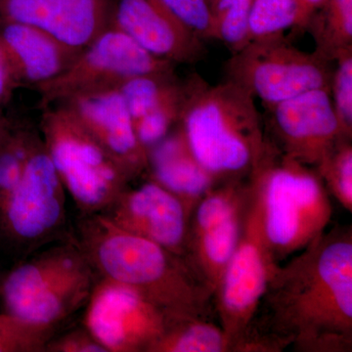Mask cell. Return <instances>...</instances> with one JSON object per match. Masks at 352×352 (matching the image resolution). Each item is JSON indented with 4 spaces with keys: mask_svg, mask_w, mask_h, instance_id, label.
I'll return each instance as SVG.
<instances>
[{
    "mask_svg": "<svg viewBox=\"0 0 352 352\" xmlns=\"http://www.w3.org/2000/svg\"><path fill=\"white\" fill-rule=\"evenodd\" d=\"M67 195L43 141L19 183L0 204V233L25 256L61 240Z\"/></svg>",
    "mask_w": 352,
    "mask_h": 352,
    "instance_id": "obj_9",
    "label": "cell"
},
{
    "mask_svg": "<svg viewBox=\"0 0 352 352\" xmlns=\"http://www.w3.org/2000/svg\"><path fill=\"white\" fill-rule=\"evenodd\" d=\"M203 39L214 38V19L208 0H162Z\"/></svg>",
    "mask_w": 352,
    "mask_h": 352,
    "instance_id": "obj_29",
    "label": "cell"
},
{
    "mask_svg": "<svg viewBox=\"0 0 352 352\" xmlns=\"http://www.w3.org/2000/svg\"><path fill=\"white\" fill-rule=\"evenodd\" d=\"M298 1L305 9L308 17L311 18L312 15L325 3L326 0H298Z\"/></svg>",
    "mask_w": 352,
    "mask_h": 352,
    "instance_id": "obj_32",
    "label": "cell"
},
{
    "mask_svg": "<svg viewBox=\"0 0 352 352\" xmlns=\"http://www.w3.org/2000/svg\"><path fill=\"white\" fill-rule=\"evenodd\" d=\"M254 99L227 78L215 85L198 75L188 78L179 126L192 152L217 182L249 177L266 151L270 136Z\"/></svg>",
    "mask_w": 352,
    "mask_h": 352,
    "instance_id": "obj_3",
    "label": "cell"
},
{
    "mask_svg": "<svg viewBox=\"0 0 352 352\" xmlns=\"http://www.w3.org/2000/svg\"><path fill=\"white\" fill-rule=\"evenodd\" d=\"M333 62L298 50L286 36L254 39L227 60V80L241 85L265 108L314 89L330 90Z\"/></svg>",
    "mask_w": 352,
    "mask_h": 352,
    "instance_id": "obj_7",
    "label": "cell"
},
{
    "mask_svg": "<svg viewBox=\"0 0 352 352\" xmlns=\"http://www.w3.org/2000/svg\"><path fill=\"white\" fill-rule=\"evenodd\" d=\"M315 170L328 192L347 212H352V145L342 139L318 164Z\"/></svg>",
    "mask_w": 352,
    "mask_h": 352,
    "instance_id": "obj_25",
    "label": "cell"
},
{
    "mask_svg": "<svg viewBox=\"0 0 352 352\" xmlns=\"http://www.w3.org/2000/svg\"><path fill=\"white\" fill-rule=\"evenodd\" d=\"M278 149L300 163L316 168L346 138L333 109L330 90H310L266 108Z\"/></svg>",
    "mask_w": 352,
    "mask_h": 352,
    "instance_id": "obj_13",
    "label": "cell"
},
{
    "mask_svg": "<svg viewBox=\"0 0 352 352\" xmlns=\"http://www.w3.org/2000/svg\"><path fill=\"white\" fill-rule=\"evenodd\" d=\"M176 66L170 60L155 56L110 25L61 75L36 88L41 106L47 108L82 92L119 87L134 76L176 73Z\"/></svg>",
    "mask_w": 352,
    "mask_h": 352,
    "instance_id": "obj_10",
    "label": "cell"
},
{
    "mask_svg": "<svg viewBox=\"0 0 352 352\" xmlns=\"http://www.w3.org/2000/svg\"><path fill=\"white\" fill-rule=\"evenodd\" d=\"M82 126L122 166L131 180L148 170V151L141 144L126 101L118 87L90 90L61 102Z\"/></svg>",
    "mask_w": 352,
    "mask_h": 352,
    "instance_id": "obj_15",
    "label": "cell"
},
{
    "mask_svg": "<svg viewBox=\"0 0 352 352\" xmlns=\"http://www.w3.org/2000/svg\"><path fill=\"white\" fill-rule=\"evenodd\" d=\"M330 94L333 109L346 138H352V48L333 62Z\"/></svg>",
    "mask_w": 352,
    "mask_h": 352,
    "instance_id": "obj_28",
    "label": "cell"
},
{
    "mask_svg": "<svg viewBox=\"0 0 352 352\" xmlns=\"http://www.w3.org/2000/svg\"><path fill=\"white\" fill-rule=\"evenodd\" d=\"M111 25L155 56L176 65L195 64L206 55L204 39L162 0H118Z\"/></svg>",
    "mask_w": 352,
    "mask_h": 352,
    "instance_id": "obj_16",
    "label": "cell"
},
{
    "mask_svg": "<svg viewBox=\"0 0 352 352\" xmlns=\"http://www.w3.org/2000/svg\"><path fill=\"white\" fill-rule=\"evenodd\" d=\"M118 88L139 141L147 151L179 124L188 94V80H180L176 73L149 74L129 78Z\"/></svg>",
    "mask_w": 352,
    "mask_h": 352,
    "instance_id": "obj_18",
    "label": "cell"
},
{
    "mask_svg": "<svg viewBox=\"0 0 352 352\" xmlns=\"http://www.w3.org/2000/svg\"><path fill=\"white\" fill-rule=\"evenodd\" d=\"M251 196L242 235L215 291L220 326L233 351L254 320L278 263L265 231L258 191L249 182Z\"/></svg>",
    "mask_w": 352,
    "mask_h": 352,
    "instance_id": "obj_8",
    "label": "cell"
},
{
    "mask_svg": "<svg viewBox=\"0 0 352 352\" xmlns=\"http://www.w3.org/2000/svg\"><path fill=\"white\" fill-rule=\"evenodd\" d=\"M41 136L80 215L101 214L132 182L115 157L63 104L44 108Z\"/></svg>",
    "mask_w": 352,
    "mask_h": 352,
    "instance_id": "obj_6",
    "label": "cell"
},
{
    "mask_svg": "<svg viewBox=\"0 0 352 352\" xmlns=\"http://www.w3.org/2000/svg\"><path fill=\"white\" fill-rule=\"evenodd\" d=\"M6 132V129H4L3 124H2V122H0V136L3 135Z\"/></svg>",
    "mask_w": 352,
    "mask_h": 352,
    "instance_id": "obj_34",
    "label": "cell"
},
{
    "mask_svg": "<svg viewBox=\"0 0 352 352\" xmlns=\"http://www.w3.org/2000/svg\"><path fill=\"white\" fill-rule=\"evenodd\" d=\"M72 238L97 277L133 289L173 318H206L214 294L186 258L100 214L80 215Z\"/></svg>",
    "mask_w": 352,
    "mask_h": 352,
    "instance_id": "obj_2",
    "label": "cell"
},
{
    "mask_svg": "<svg viewBox=\"0 0 352 352\" xmlns=\"http://www.w3.org/2000/svg\"><path fill=\"white\" fill-rule=\"evenodd\" d=\"M148 170L151 179L177 197L191 215L219 182L192 152L179 124L148 150Z\"/></svg>",
    "mask_w": 352,
    "mask_h": 352,
    "instance_id": "obj_20",
    "label": "cell"
},
{
    "mask_svg": "<svg viewBox=\"0 0 352 352\" xmlns=\"http://www.w3.org/2000/svg\"><path fill=\"white\" fill-rule=\"evenodd\" d=\"M309 20L298 0H254L248 20L250 41L283 36L287 30L303 31Z\"/></svg>",
    "mask_w": 352,
    "mask_h": 352,
    "instance_id": "obj_23",
    "label": "cell"
},
{
    "mask_svg": "<svg viewBox=\"0 0 352 352\" xmlns=\"http://www.w3.org/2000/svg\"><path fill=\"white\" fill-rule=\"evenodd\" d=\"M217 1H219V0H208V4H210V9H212H212L214 8L215 4L217 3Z\"/></svg>",
    "mask_w": 352,
    "mask_h": 352,
    "instance_id": "obj_33",
    "label": "cell"
},
{
    "mask_svg": "<svg viewBox=\"0 0 352 352\" xmlns=\"http://www.w3.org/2000/svg\"><path fill=\"white\" fill-rule=\"evenodd\" d=\"M41 142L38 132L28 129L6 131L0 139V204L19 183Z\"/></svg>",
    "mask_w": 352,
    "mask_h": 352,
    "instance_id": "obj_24",
    "label": "cell"
},
{
    "mask_svg": "<svg viewBox=\"0 0 352 352\" xmlns=\"http://www.w3.org/2000/svg\"><path fill=\"white\" fill-rule=\"evenodd\" d=\"M45 352H107L85 326L51 338Z\"/></svg>",
    "mask_w": 352,
    "mask_h": 352,
    "instance_id": "obj_30",
    "label": "cell"
},
{
    "mask_svg": "<svg viewBox=\"0 0 352 352\" xmlns=\"http://www.w3.org/2000/svg\"><path fill=\"white\" fill-rule=\"evenodd\" d=\"M0 41L18 82L34 87L61 75L82 50L22 23L2 22Z\"/></svg>",
    "mask_w": 352,
    "mask_h": 352,
    "instance_id": "obj_19",
    "label": "cell"
},
{
    "mask_svg": "<svg viewBox=\"0 0 352 352\" xmlns=\"http://www.w3.org/2000/svg\"><path fill=\"white\" fill-rule=\"evenodd\" d=\"M57 328L32 323L2 311L0 314V352H45Z\"/></svg>",
    "mask_w": 352,
    "mask_h": 352,
    "instance_id": "obj_26",
    "label": "cell"
},
{
    "mask_svg": "<svg viewBox=\"0 0 352 352\" xmlns=\"http://www.w3.org/2000/svg\"><path fill=\"white\" fill-rule=\"evenodd\" d=\"M113 226L185 258L190 219L182 201L154 180L127 187L101 212Z\"/></svg>",
    "mask_w": 352,
    "mask_h": 352,
    "instance_id": "obj_14",
    "label": "cell"
},
{
    "mask_svg": "<svg viewBox=\"0 0 352 352\" xmlns=\"http://www.w3.org/2000/svg\"><path fill=\"white\" fill-rule=\"evenodd\" d=\"M251 189L228 180L199 201L190 219L185 258L215 294L242 235Z\"/></svg>",
    "mask_w": 352,
    "mask_h": 352,
    "instance_id": "obj_12",
    "label": "cell"
},
{
    "mask_svg": "<svg viewBox=\"0 0 352 352\" xmlns=\"http://www.w3.org/2000/svg\"><path fill=\"white\" fill-rule=\"evenodd\" d=\"M97 278L73 238L55 241L7 273L0 283L3 311L57 328L85 307Z\"/></svg>",
    "mask_w": 352,
    "mask_h": 352,
    "instance_id": "obj_5",
    "label": "cell"
},
{
    "mask_svg": "<svg viewBox=\"0 0 352 352\" xmlns=\"http://www.w3.org/2000/svg\"><path fill=\"white\" fill-rule=\"evenodd\" d=\"M19 85L6 51L0 41V102L8 98L13 88Z\"/></svg>",
    "mask_w": 352,
    "mask_h": 352,
    "instance_id": "obj_31",
    "label": "cell"
},
{
    "mask_svg": "<svg viewBox=\"0 0 352 352\" xmlns=\"http://www.w3.org/2000/svg\"><path fill=\"white\" fill-rule=\"evenodd\" d=\"M113 0H0V19L36 25L83 50L111 25Z\"/></svg>",
    "mask_w": 352,
    "mask_h": 352,
    "instance_id": "obj_17",
    "label": "cell"
},
{
    "mask_svg": "<svg viewBox=\"0 0 352 352\" xmlns=\"http://www.w3.org/2000/svg\"><path fill=\"white\" fill-rule=\"evenodd\" d=\"M82 325L107 352H149L173 318L138 292L97 278L85 305Z\"/></svg>",
    "mask_w": 352,
    "mask_h": 352,
    "instance_id": "obj_11",
    "label": "cell"
},
{
    "mask_svg": "<svg viewBox=\"0 0 352 352\" xmlns=\"http://www.w3.org/2000/svg\"><path fill=\"white\" fill-rule=\"evenodd\" d=\"M261 199L264 231L278 263L325 232L333 208L317 170L283 154L270 138L249 175Z\"/></svg>",
    "mask_w": 352,
    "mask_h": 352,
    "instance_id": "obj_4",
    "label": "cell"
},
{
    "mask_svg": "<svg viewBox=\"0 0 352 352\" xmlns=\"http://www.w3.org/2000/svg\"><path fill=\"white\" fill-rule=\"evenodd\" d=\"M263 302L268 333L258 337L273 351H351V227L324 232L278 264Z\"/></svg>",
    "mask_w": 352,
    "mask_h": 352,
    "instance_id": "obj_1",
    "label": "cell"
},
{
    "mask_svg": "<svg viewBox=\"0 0 352 352\" xmlns=\"http://www.w3.org/2000/svg\"><path fill=\"white\" fill-rule=\"evenodd\" d=\"M228 339L221 326L206 318L179 319L153 344L149 352H227Z\"/></svg>",
    "mask_w": 352,
    "mask_h": 352,
    "instance_id": "obj_22",
    "label": "cell"
},
{
    "mask_svg": "<svg viewBox=\"0 0 352 352\" xmlns=\"http://www.w3.org/2000/svg\"><path fill=\"white\" fill-rule=\"evenodd\" d=\"M254 0H219L212 9L214 39L222 41L232 53L249 43L248 20Z\"/></svg>",
    "mask_w": 352,
    "mask_h": 352,
    "instance_id": "obj_27",
    "label": "cell"
},
{
    "mask_svg": "<svg viewBox=\"0 0 352 352\" xmlns=\"http://www.w3.org/2000/svg\"><path fill=\"white\" fill-rule=\"evenodd\" d=\"M307 30L314 39L315 52L333 63L340 53L352 48V0H326Z\"/></svg>",
    "mask_w": 352,
    "mask_h": 352,
    "instance_id": "obj_21",
    "label": "cell"
}]
</instances>
